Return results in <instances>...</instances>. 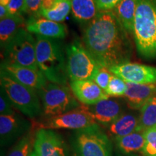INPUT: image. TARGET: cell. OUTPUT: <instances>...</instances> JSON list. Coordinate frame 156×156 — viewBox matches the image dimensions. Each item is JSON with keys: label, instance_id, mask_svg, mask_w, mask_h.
<instances>
[{"label": "cell", "instance_id": "obj_30", "mask_svg": "<svg viewBox=\"0 0 156 156\" xmlns=\"http://www.w3.org/2000/svg\"><path fill=\"white\" fill-rule=\"evenodd\" d=\"M42 0H25L24 13L30 15L31 16H36L38 15Z\"/></svg>", "mask_w": 156, "mask_h": 156}, {"label": "cell", "instance_id": "obj_5", "mask_svg": "<svg viewBox=\"0 0 156 156\" xmlns=\"http://www.w3.org/2000/svg\"><path fill=\"white\" fill-rule=\"evenodd\" d=\"M0 78L1 87L15 108L30 119L41 115L43 108L36 90L15 81L2 72Z\"/></svg>", "mask_w": 156, "mask_h": 156}, {"label": "cell", "instance_id": "obj_9", "mask_svg": "<svg viewBox=\"0 0 156 156\" xmlns=\"http://www.w3.org/2000/svg\"><path fill=\"white\" fill-rule=\"evenodd\" d=\"M98 124L88 106L82 105L79 108L58 116L47 117L46 119L37 124L38 129H74L79 130Z\"/></svg>", "mask_w": 156, "mask_h": 156}, {"label": "cell", "instance_id": "obj_34", "mask_svg": "<svg viewBox=\"0 0 156 156\" xmlns=\"http://www.w3.org/2000/svg\"><path fill=\"white\" fill-rule=\"evenodd\" d=\"M9 15L8 9H7V7L6 6L1 5H0V19L5 18Z\"/></svg>", "mask_w": 156, "mask_h": 156}, {"label": "cell", "instance_id": "obj_2", "mask_svg": "<svg viewBox=\"0 0 156 156\" xmlns=\"http://www.w3.org/2000/svg\"><path fill=\"white\" fill-rule=\"evenodd\" d=\"M132 34L139 55L146 59L155 58V0H137Z\"/></svg>", "mask_w": 156, "mask_h": 156}, {"label": "cell", "instance_id": "obj_16", "mask_svg": "<svg viewBox=\"0 0 156 156\" xmlns=\"http://www.w3.org/2000/svg\"><path fill=\"white\" fill-rule=\"evenodd\" d=\"M90 112L97 123L109 126L122 114V108L118 101L106 99L88 106Z\"/></svg>", "mask_w": 156, "mask_h": 156}, {"label": "cell", "instance_id": "obj_20", "mask_svg": "<svg viewBox=\"0 0 156 156\" xmlns=\"http://www.w3.org/2000/svg\"><path fill=\"white\" fill-rule=\"evenodd\" d=\"M73 17L78 22L87 24L99 12L96 0H71Z\"/></svg>", "mask_w": 156, "mask_h": 156}, {"label": "cell", "instance_id": "obj_32", "mask_svg": "<svg viewBox=\"0 0 156 156\" xmlns=\"http://www.w3.org/2000/svg\"><path fill=\"white\" fill-rule=\"evenodd\" d=\"M121 0H96L99 11H111L114 9Z\"/></svg>", "mask_w": 156, "mask_h": 156}, {"label": "cell", "instance_id": "obj_22", "mask_svg": "<svg viewBox=\"0 0 156 156\" xmlns=\"http://www.w3.org/2000/svg\"><path fill=\"white\" fill-rule=\"evenodd\" d=\"M119 151L124 154L142 151L145 144L144 132L135 131L132 134L116 140Z\"/></svg>", "mask_w": 156, "mask_h": 156}, {"label": "cell", "instance_id": "obj_13", "mask_svg": "<svg viewBox=\"0 0 156 156\" xmlns=\"http://www.w3.org/2000/svg\"><path fill=\"white\" fill-rule=\"evenodd\" d=\"M1 72L9 76L15 81L35 90H39L47 84V80L40 69L36 70L2 62L1 64Z\"/></svg>", "mask_w": 156, "mask_h": 156}, {"label": "cell", "instance_id": "obj_23", "mask_svg": "<svg viewBox=\"0 0 156 156\" xmlns=\"http://www.w3.org/2000/svg\"><path fill=\"white\" fill-rule=\"evenodd\" d=\"M156 126V95L152 97L140 109L139 122L136 131L145 132Z\"/></svg>", "mask_w": 156, "mask_h": 156}, {"label": "cell", "instance_id": "obj_10", "mask_svg": "<svg viewBox=\"0 0 156 156\" xmlns=\"http://www.w3.org/2000/svg\"><path fill=\"white\" fill-rule=\"evenodd\" d=\"M34 149L36 156H69L63 137L53 129H37Z\"/></svg>", "mask_w": 156, "mask_h": 156}, {"label": "cell", "instance_id": "obj_29", "mask_svg": "<svg viewBox=\"0 0 156 156\" xmlns=\"http://www.w3.org/2000/svg\"><path fill=\"white\" fill-rule=\"evenodd\" d=\"M13 105L7 96V93L2 87H1L0 93V114L1 115H10L15 114L13 110Z\"/></svg>", "mask_w": 156, "mask_h": 156}, {"label": "cell", "instance_id": "obj_31", "mask_svg": "<svg viewBox=\"0 0 156 156\" xmlns=\"http://www.w3.org/2000/svg\"><path fill=\"white\" fill-rule=\"evenodd\" d=\"M25 0H10L7 6L9 15H22L24 13Z\"/></svg>", "mask_w": 156, "mask_h": 156}, {"label": "cell", "instance_id": "obj_27", "mask_svg": "<svg viewBox=\"0 0 156 156\" xmlns=\"http://www.w3.org/2000/svg\"><path fill=\"white\" fill-rule=\"evenodd\" d=\"M145 144L142 153L144 156H156V126L150 128L144 132Z\"/></svg>", "mask_w": 156, "mask_h": 156}, {"label": "cell", "instance_id": "obj_11", "mask_svg": "<svg viewBox=\"0 0 156 156\" xmlns=\"http://www.w3.org/2000/svg\"><path fill=\"white\" fill-rule=\"evenodd\" d=\"M31 130V124L19 114L0 115V143L7 147L18 141Z\"/></svg>", "mask_w": 156, "mask_h": 156}, {"label": "cell", "instance_id": "obj_36", "mask_svg": "<svg viewBox=\"0 0 156 156\" xmlns=\"http://www.w3.org/2000/svg\"><path fill=\"white\" fill-rule=\"evenodd\" d=\"M30 156H36V153H35V152L34 151V152H33L32 153L30 154Z\"/></svg>", "mask_w": 156, "mask_h": 156}, {"label": "cell", "instance_id": "obj_6", "mask_svg": "<svg viewBox=\"0 0 156 156\" xmlns=\"http://www.w3.org/2000/svg\"><path fill=\"white\" fill-rule=\"evenodd\" d=\"M66 60L69 80H93L100 66L79 39L66 48Z\"/></svg>", "mask_w": 156, "mask_h": 156}, {"label": "cell", "instance_id": "obj_17", "mask_svg": "<svg viewBox=\"0 0 156 156\" xmlns=\"http://www.w3.org/2000/svg\"><path fill=\"white\" fill-rule=\"evenodd\" d=\"M127 89L124 98L129 108L141 109L156 93V83L137 84L126 82Z\"/></svg>", "mask_w": 156, "mask_h": 156}, {"label": "cell", "instance_id": "obj_14", "mask_svg": "<svg viewBox=\"0 0 156 156\" xmlns=\"http://www.w3.org/2000/svg\"><path fill=\"white\" fill-rule=\"evenodd\" d=\"M69 86L76 98L86 106H92L110 97L93 80L70 81Z\"/></svg>", "mask_w": 156, "mask_h": 156}, {"label": "cell", "instance_id": "obj_19", "mask_svg": "<svg viewBox=\"0 0 156 156\" xmlns=\"http://www.w3.org/2000/svg\"><path fill=\"white\" fill-rule=\"evenodd\" d=\"M139 118L132 114H122L108 126V132L115 140L135 132Z\"/></svg>", "mask_w": 156, "mask_h": 156}, {"label": "cell", "instance_id": "obj_38", "mask_svg": "<svg viewBox=\"0 0 156 156\" xmlns=\"http://www.w3.org/2000/svg\"><path fill=\"white\" fill-rule=\"evenodd\" d=\"M155 1H156V0H155Z\"/></svg>", "mask_w": 156, "mask_h": 156}, {"label": "cell", "instance_id": "obj_24", "mask_svg": "<svg viewBox=\"0 0 156 156\" xmlns=\"http://www.w3.org/2000/svg\"><path fill=\"white\" fill-rule=\"evenodd\" d=\"M71 10V0H57L55 5L48 10L39 11L38 16L54 21L62 23Z\"/></svg>", "mask_w": 156, "mask_h": 156}, {"label": "cell", "instance_id": "obj_28", "mask_svg": "<svg viewBox=\"0 0 156 156\" xmlns=\"http://www.w3.org/2000/svg\"><path fill=\"white\" fill-rule=\"evenodd\" d=\"M112 76V74L108 69L100 67L93 81L106 92V90L108 87Z\"/></svg>", "mask_w": 156, "mask_h": 156}, {"label": "cell", "instance_id": "obj_4", "mask_svg": "<svg viewBox=\"0 0 156 156\" xmlns=\"http://www.w3.org/2000/svg\"><path fill=\"white\" fill-rule=\"evenodd\" d=\"M75 156H112V144L98 124L75 130L71 138Z\"/></svg>", "mask_w": 156, "mask_h": 156}, {"label": "cell", "instance_id": "obj_21", "mask_svg": "<svg viewBox=\"0 0 156 156\" xmlns=\"http://www.w3.org/2000/svg\"><path fill=\"white\" fill-rule=\"evenodd\" d=\"M137 0H121L113 12L129 33L133 32Z\"/></svg>", "mask_w": 156, "mask_h": 156}, {"label": "cell", "instance_id": "obj_33", "mask_svg": "<svg viewBox=\"0 0 156 156\" xmlns=\"http://www.w3.org/2000/svg\"><path fill=\"white\" fill-rule=\"evenodd\" d=\"M57 0H42L41 5L39 11L41 10H48L51 9L55 5Z\"/></svg>", "mask_w": 156, "mask_h": 156}, {"label": "cell", "instance_id": "obj_15", "mask_svg": "<svg viewBox=\"0 0 156 156\" xmlns=\"http://www.w3.org/2000/svg\"><path fill=\"white\" fill-rule=\"evenodd\" d=\"M25 28L30 34L48 38H64L67 34L66 25L63 23L54 22L38 15L31 16L26 21Z\"/></svg>", "mask_w": 156, "mask_h": 156}, {"label": "cell", "instance_id": "obj_1", "mask_svg": "<svg viewBox=\"0 0 156 156\" xmlns=\"http://www.w3.org/2000/svg\"><path fill=\"white\" fill-rule=\"evenodd\" d=\"M83 41L101 67L126 63L132 57V45L129 32L112 10L99 11L85 25Z\"/></svg>", "mask_w": 156, "mask_h": 156}, {"label": "cell", "instance_id": "obj_7", "mask_svg": "<svg viewBox=\"0 0 156 156\" xmlns=\"http://www.w3.org/2000/svg\"><path fill=\"white\" fill-rule=\"evenodd\" d=\"M38 95L42 103L43 113L46 117L65 114L82 106L71 88L65 85L47 83L39 90Z\"/></svg>", "mask_w": 156, "mask_h": 156}, {"label": "cell", "instance_id": "obj_35", "mask_svg": "<svg viewBox=\"0 0 156 156\" xmlns=\"http://www.w3.org/2000/svg\"><path fill=\"white\" fill-rule=\"evenodd\" d=\"M9 1L10 0H0V4H1V5H4L7 7L8 5Z\"/></svg>", "mask_w": 156, "mask_h": 156}, {"label": "cell", "instance_id": "obj_18", "mask_svg": "<svg viewBox=\"0 0 156 156\" xmlns=\"http://www.w3.org/2000/svg\"><path fill=\"white\" fill-rule=\"evenodd\" d=\"M26 20L22 15H8L0 21V42L1 48L7 46L20 29L25 28Z\"/></svg>", "mask_w": 156, "mask_h": 156}, {"label": "cell", "instance_id": "obj_26", "mask_svg": "<svg viewBox=\"0 0 156 156\" xmlns=\"http://www.w3.org/2000/svg\"><path fill=\"white\" fill-rule=\"evenodd\" d=\"M127 89L126 83L124 80L112 74L106 93L109 96L121 97L124 96Z\"/></svg>", "mask_w": 156, "mask_h": 156}, {"label": "cell", "instance_id": "obj_12", "mask_svg": "<svg viewBox=\"0 0 156 156\" xmlns=\"http://www.w3.org/2000/svg\"><path fill=\"white\" fill-rule=\"evenodd\" d=\"M108 70L125 82L137 84L156 83V68L151 66L126 62L113 66Z\"/></svg>", "mask_w": 156, "mask_h": 156}, {"label": "cell", "instance_id": "obj_37", "mask_svg": "<svg viewBox=\"0 0 156 156\" xmlns=\"http://www.w3.org/2000/svg\"><path fill=\"white\" fill-rule=\"evenodd\" d=\"M130 156H136V155H130Z\"/></svg>", "mask_w": 156, "mask_h": 156}, {"label": "cell", "instance_id": "obj_25", "mask_svg": "<svg viewBox=\"0 0 156 156\" xmlns=\"http://www.w3.org/2000/svg\"><path fill=\"white\" fill-rule=\"evenodd\" d=\"M35 136L36 132L30 130L17 142L7 156H30L33 153V148H34Z\"/></svg>", "mask_w": 156, "mask_h": 156}, {"label": "cell", "instance_id": "obj_8", "mask_svg": "<svg viewBox=\"0 0 156 156\" xmlns=\"http://www.w3.org/2000/svg\"><path fill=\"white\" fill-rule=\"evenodd\" d=\"M36 45V41L26 28L20 29L4 48L2 62L38 70Z\"/></svg>", "mask_w": 156, "mask_h": 156}, {"label": "cell", "instance_id": "obj_3", "mask_svg": "<svg viewBox=\"0 0 156 156\" xmlns=\"http://www.w3.org/2000/svg\"><path fill=\"white\" fill-rule=\"evenodd\" d=\"M36 41L38 69L50 83L66 85L69 80L67 60L60 43L41 36H36Z\"/></svg>", "mask_w": 156, "mask_h": 156}]
</instances>
